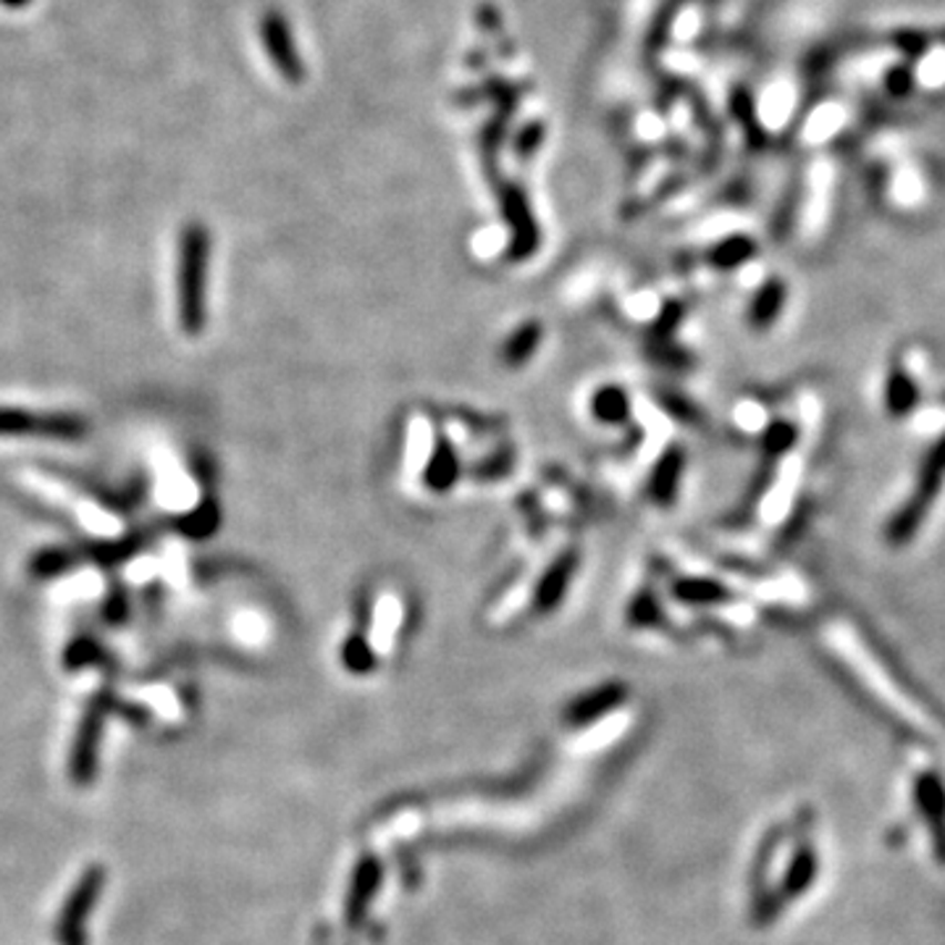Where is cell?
Returning a JSON list of instances; mask_svg holds the SVG:
<instances>
[{"mask_svg":"<svg viewBox=\"0 0 945 945\" xmlns=\"http://www.w3.org/2000/svg\"><path fill=\"white\" fill-rule=\"evenodd\" d=\"M153 542V531H132L126 533V536L113 538V542H92L88 546H82L84 559H90V563H95L97 567H119L124 563H130L132 557H137L140 552H145L147 546Z\"/></svg>","mask_w":945,"mask_h":945,"instance_id":"cell-7","label":"cell"},{"mask_svg":"<svg viewBox=\"0 0 945 945\" xmlns=\"http://www.w3.org/2000/svg\"><path fill=\"white\" fill-rule=\"evenodd\" d=\"M210 232L201 222H192L179 237V268H176V308L184 333L197 337L208 321L205 289H208Z\"/></svg>","mask_w":945,"mask_h":945,"instance_id":"cell-1","label":"cell"},{"mask_svg":"<svg viewBox=\"0 0 945 945\" xmlns=\"http://www.w3.org/2000/svg\"><path fill=\"white\" fill-rule=\"evenodd\" d=\"M0 6H6V9H24V6H30V0H0Z\"/></svg>","mask_w":945,"mask_h":945,"instance_id":"cell-17","label":"cell"},{"mask_svg":"<svg viewBox=\"0 0 945 945\" xmlns=\"http://www.w3.org/2000/svg\"><path fill=\"white\" fill-rule=\"evenodd\" d=\"M103 659H109V654H105L103 644L97 641V638L92 634H82V636L71 638L66 651H63V667H66L69 672H80V670H84V667L101 665Z\"/></svg>","mask_w":945,"mask_h":945,"instance_id":"cell-10","label":"cell"},{"mask_svg":"<svg viewBox=\"0 0 945 945\" xmlns=\"http://www.w3.org/2000/svg\"><path fill=\"white\" fill-rule=\"evenodd\" d=\"M538 345V331L528 326V329H521L515 333V339L510 342V360H528V355L533 352V347Z\"/></svg>","mask_w":945,"mask_h":945,"instance_id":"cell-14","label":"cell"},{"mask_svg":"<svg viewBox=\"0 0 945 945\" xmlns=\"http://www.w3.org/2000/svg\"><path fill=\"white\" fill-rule=\"evenodd\" d=\"M914 383L908 381L906 373H893L891 383H887V402H891L893 413H906L914 404Z\"/></svg>","mask_w":945,"mask_h":945,"instance_id":"cell-12","label":"cell"},{"mask_svg":"<svg viewBox=\"0 0 945 945\" xmlns=\"http://www.w3.org/2000/svg\"><path fill=\"white\" fill-rule=\"evenodd\" d=\"M780 300H783V292H780V287L764 289V292L759 295L757 305H754V318H759V321H767V318H772L774 310H778Z\"/></svg>","mask_w":945,"mask_h":945,"instance_id":"cell-16","label":"cell"},{"mask_svg":"<svg viewBox=\"0 0 945 945\" xmlns=\"http://www.w3.org/2000/svg\"><path fill=\"white\" fill-rule=\"evenodd\" d=\"M90 433V421L80 413H32L0 404V436H42L53 442H80Z\"/></svg>","mask_w":945,"mask_h":945,"instance_id":"cell-3","label":"cell"},{"mask_svg":"<svg viewBox=\"0 0 945 945\" xmlns=\"http://www.w3.org/2000/svg\"><path fill=\"white\" fill-rule=\"evenodd\" d=\"M105 885V870L101 864H92L76 880L74 891L69 893L66 906L61 908L59 922H55V943L59 945H84L88 941V920L95 912L97 898Z\"/></svg>","mask_w":945,"mask_h":945,"instance_id":"cell-5","label":"cell"},{"mask_svg":"<svg viewBox=\"0 0 945 945\" xmlns=\"http://www.w3.org/2000/svg\"><path fill=\"white\" fill-rule=\"evenodd\" d=\"M502 205H504V213H507V218L515 226L517 237L525 239L531 245V242L536 239V224H533V218L528 213V203H525L523 192L517 187H507L502 195Z\"/></svg>","mask_w":945,"mask_h":945,"instance_id":"cell-11","label":"cell"},{"mask_svg":"<svg viewBox=\"0 0 945 945\" xmlns=\"http://www.w3.org/2000/svg\"><path fill=\"white\" fill-rule=\"evenodd\" d=\"M113 709H116V694H113L111 686L97 688V691L90 696L88 707H84V715L80 720V728H76L74 743H71L69 774L74 785L84 788L95 780L103 728L105 722H109V717L113 715Z\"/></svg>","mask_w":945,"mask_h":945,"instance_id":"cell-2","label":"cell"},{"mask_svg":"<svg viewBox=\"0 0 945 945\" xmlns=\"http://www.w3.org/2000/svg\"><path fill=\"white\" fill-rule=\"evenodd\" d=\"M82 559H84L82 549H71V546H45V549H38L32 554L27 571H30L34 581H53L71 571H76Z\"/></svg>","mask_w":945,"mask_h":945,"instance_id":"cell-8","label":"cell"},{"mask_svg":"<svg viewBox=\"0 0 945 945\" xmlns=\"http://www.w3.org/2000/svg\"><path fill=\"white\" fill-rule=\"evenodd\" d=\"M218 521H222V515H218L216 500H208V496H205L192 513L176 517L174 528L187 538H208L216 533Z\"/></svg>","mask_w":945,"mask_h":945,"instance_id":"cell-9","label":"cell"},{"mask_svg":"<svg viewBox=\"0 0 945 945\" xmlns=\"http://www.w3.org/2000/svg\"><path fill=\"white\" fill-rule=\"evenodd\" d=\"M542 140H544V126L542 124H531V126H525V130L521 132V137H517V145H515V153L521 155H525V158H528V155L536 151L538 145H542Z\"/></svg>","mask_w":945,"mask_h":945,"instance_id":"cell-15","label":"cell"},{"mask_svg":"<svg viewBox=\"0 0 945 945\" xmlns=\"http://www.w3.org/2000/svg\"><path fill=\"white\" fill-rule=\"evenodd\" d=\"M130 617V594L126 588L113 586L103 602V620L109 625H124Z\"/></svg>","mask_w":945,"mask_h":945,"instance_id":"cell-13","label":"cell"},{"mask_svg":"<svg viewBox=\"0 0 945 945\" xmlns=\"http://www.w3.org/2000/svg\"><path fill=\"white\" fill-rule=\"evenodd\" d=\"M260 40L266 48V55L271 59L274 69L287 80L289 84H300L305 80V63L302 55L297 51L292 30H289V21L281 11H266L260 17Z\"/></svg>","mask_w":945,"mask_h":945,"instance_id":"cell-6","label":"cell"},{"mask_svg":"<svg viewBox=\"0 0 945 945\" xmlns=\"http://www.w3.org/2000/svg\"><path fill=\"white\" fill-rule=\"evenodd\" d=\"M943 479H945V436L933 446V450H929L925 465H922L920 479H916V489H914L912 500H908L906 507L893 517L891 531H887L891 542L904 544L914 536L916 528H920L922 517L929 513L935 496L941 494Z\"/></svg>","mask_w":945,"mask_h":945,"instance_id":"cell-4","label":"cell"}]
</instances>
